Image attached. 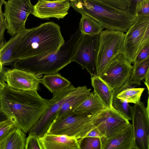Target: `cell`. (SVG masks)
I'll use <instances>...</instances> for the list:
<instances>
[{
	"instance_id": "6da1fadb",
	"label": "cell",
	"mask_w": 149,
	"mask_h": 149,
	"mask_svg": "<svg viewBox=\"0 0 149 149\" xmlns=\"http://www.w3.org/2000/svg\"><path fill=\"white\" fill-rule=\"evenodd\" d=\"M1 111L25 133L38 121L49 107V100L36 90L13 88L6 84L0 94Z\"/></svg>"
},
{
	"instance_id": "7a4b0ae2",
	"label": "cell",
	"mask_w": 149,
	"mask_h": 149,
	"mask_svg": "<svg viewBox=\"0 0 149 149\" xmlns=\"http://www.w3.org/2000/svg\"><path fill=\"white\" fill-rule=\"evenodd\" d=\"M65 41L60 26L52 22L31 29L25 28L14 53L12 66L20 61L44 58L58 51Z\"/></svg>"
},
{
	"instance_id": "3957f363",
	"label": "cell",
	"mask_w": 149,
	"mask_h": 149,
	"mask_svg": "<svg viewBox=\"0 0 149 149\" xmlns=\"http://www.w3.org/2000/svg\"><path fill=\"white\" fill-rule=\"evenodd\" d=\"M70 3L76 11L91 17L107 29L126 32L136 18L130 10L118 8L100 0H76Z\"/></svg>"
},
{
	"instance_id": "277c9868",
	"label": "cell",
	"mask_w": 149,
	"mask_h": 149,
	"mask_svg": "<svg viewBox=\"0 0 149 149\" xmlns=\"http://www.w3.org/2000/svg\"><path fill=\"white\" fill-rule=\"evenodd\" d=\"M83 34L79 29L56 52L42 58L32 57L22 60L14 68L31 72L37 77L58 73L70 63Z\"/></svg>"
},
{
	"instance_id": "5b68a950",
	"label": "cell",
	"mask_w": 149,
	"mask_h": 149,
	"mask_svg": "<svg viewBox=\"0 0 149 149\" xmlns=\"http://www.w3.org/2000/svg\"><path fill=\"white\" fill-rule=\"evenodd\" d=\"M104 111L95 115L73 112L64 116L54 118L47 133L64 135L78 139L85 137L95 127L96 120Z\"/></svg>"
},
{
	"instance_id": "8992f818",
	"label": "cell",
	"mask_w": 149,
	"mask_h": 149,
	"mask_svg": "<svg viewBox=\"0 0 149 149\" xmlns=\"http://www.w3.org/2000/svg\"><path fill=\"white\" fill-rule=\"evenodd\" d=\"M124 32L106 29L99 34L96 60L97 75L100 76L110 61L123 54Z\"/></svg>"
},
{
	"instance_id": "52a82bcc",
	"label": "cell",
	"mask_w": 149,
	"mask_h": 149,
	"mask_svg": "<svg viewBox=\"0 0 149 149\" xmlns=\"http://www.w3.org/2000/svg\"><path fill=\"white\" fill-rule=\"evenodd\" d=\"M149 42V15H139L125 34L123 54L134 63L139 51Z\"/></svg>"
},
{
	"instance_id": "ba28073f",
	"label": "cell",
	"mask_w": 149,
	"mask_h": 149,
	"mask_svg": "<svg viewBox=\"0 0 149 149\" xmlns=\"http://www.w3.org/2000/svg\"><path fill=\"white\" fill-rule=\"evenodd\" d=\"M131 63L123 54H118L99 76L114 92L118 93L126 88L134 87L129 83L133 70Z\"/></svg>"
},
{
	"instance_id": "9c48e42d",
	"label": "cell",
	"mask_w": 149,
	"mask_h": 149,
	"mask_svg": "<svg viewBox=\"0 0 149 149\" xmlns=\"http://www.w3.org/2000/svg\"><path fill=\"white\" fill-rule=\"evenodd\" d=\"M3 13L7 22L8 33L13 36L25 28L26 20L33 10L30 0H8Z\"/></svg>"
},
{
	"instance_id": "30bf717a",
	"label": "cell",
	"mask_w": 149,
	"mask_h": 149,
	"mask_svg": "<svg viewBox=\"0 0 149 149\" xmlns=\"http://www.w3.org/2000/svg\"><path fill=\"white\" fill-rule=\"evenodd\" d=\"M99 38V34H83L71 60L84 68L91 77L97 75L96 60Z\"/></svg>"
},
{
	"instance_id": "8fae6325",
	"label": "cell",
	"mask_w": 149,
	"mask_h": 149,
	"mask_svg": "<svg viewBox=\"0 0 149 149\" xmlns=\"http://www.w3.org/2000/svg\"><path fill=\"white\" fill-rule=\"evenodd\" d=\"M76 87L71 85L68 87L53 94L50 104L37 123L29 130V134L33 133L39 138L43 136L63 102L71 95Z\"/></svg>"
},
{
	"instance_id": "7c38bea8",
	"label": "cell",
	"mask_w": 149,
	"mask_h": 149,
	"mask_svg": "<svg viewBox=\"0 0 149 149\" xmlns=\"http://www.w3.org/2000/svg\"><path fill=\"white\" fill-rule=\"evenodd\" d=\"M132 124L137 149H149V112L141 101L133 107Z\"/></svg>"
},
{
	"instance_id": "4fadbf2b",
	"label": "cell",
	"mask_w": 149,
	"mask_h": 149,
	"mask_svg": "<svg viewBox=\"0 0 149 149\" xmlns=\"http://www.w3.org/2000/svg\"><path fill=\"white\" fill-rule=\"evenodd\" d=\"M127 120L113 109L104 111L94 124L106 139H109L130 124Z\"/></svg>"
},
{
	"instance_id": "5bb4252c",
	"label": "cell",
	"mask_w": 149,
	"mask_h": 149,
	"mask_svg": "<svg viewBox=\"0 0 149 149\" xmlns=\"http://www.w3.org/2000/svg\"><path fill=\"white\" fill-rule=\"evenodd\" d=\"M70 6L68 0H39L33 6L31 14L41 19L54 17L59 19L63 18L68 14Z\"/></svg>"
},
{
	"instance_id": "9a60e30c",
	"label": "cell",
	"mask_w": 149,
	"mask_h": 149,
	"mask_svg": "<svg viewBox=\"0 0 149 149\" xmlns=\"http://www.w3.org/2000/svg\"><path fill=\"white\" fill-rule=\"evenodd\" d=\"M4 79L7 84L16 89L22 90L39 89L38 78L30 72L14 68L5 71Z\"/></svg>"
},
{
	"instance_id": "2e32d148",
	"label": "cell",
	"mask_w": 149,
	"mask_h": 149,
	"mask_svg": "<svg viewBox=\"0 0 149 149\" xmlns=\"http://www.w3.org/2000/svg\"><path fill=\"white\" fill-rule=\"evenodd\" d=\"M101 140L102 149H137L131 124L111 137Z\"/></svg>"
},
{
	"instance_id": "e0dca14e",
	"label": "cell",
	"mask_w": 149,
	"mask_h": 149,
	"mask_svg": "<svg viewBox=\"0 0 149 149\" xmlns=\"http://www.w3.org/2000/svg\"><path fill=\"white\" fill-rule=\"evenodd\" d=\"M39 139L42 149H80L78 139L65 135L46 133Z\"/></svg>"
},
{
	"instance_id": "ac0fdd59",
	"label": "cell",
	"mask_w": 149,
	"mask_h": 149,
	"mask_svg": "<svg viewBox=\"0 0 149 149\" xmlns=\"http://www.w3.org/2000/svg\"><path fill=\"white\" fill-rule=\"evenodd\" d=\"M91 90L86 86L76 87L70 96L63 102L54 118H58L73 112L91 93Z\"/></svg>"
},
{
	"instance_id": "d6986e66",
	"label": "cell",
	"mask_w": 149,
	"mask_h": 149,
	"mask_svg": "<svg viewBox=\"0 0 149 149\" xmlns=\"http://www.w3.org/2000/svg\"><path fill=\"white\" fill-rule=\"evenodd\" d=\"M91 79L94 93L107 109H112V104L113 91L99 76L91 77Z\"/></svg>"
},
{
	"instance_id": "ffe728a7",
	"label": "cell",
	"mask_w": 149,
	"mask_h": 149,
	"mask_svg": "<svg viewBox=\"0 0 149 149\" xmlns=\"http://www.w3.org/2000/svg\"><path fill=\"white\" fill-rule=\"evenodd\" d=\"M26 134L15 127L0 142V149H25Z\"/></svg>"
},
{
	"instance_id": "44dd1931",
	"label": "cell",
	"mask_w": 149,
	"mask_h": 149,
	"mask_svg": "<svg viewBox=\"0 0 149 149\" xmlns=\"http://www.w3.org/2000/svg\"><path fill=\"white\" fill-rule=\"evenodd\" d=\"M107 109L99 97L93 92H91L74 112L95 115Z\"/></svg>"
},
{
	"instance_id": "7402d4cb",
	"label": "cell",
	"mask_w": 149,
	"mask_h": 149,
	"mask_svg": "<svg viewBox=\"0 0 149 149\" xmlns=\"http://www.w3.org/2000/svg\"><path fill=\"white\" fill-rule=\"evenodd\" d=\"M38 80L53 94L71 85L70 81L58 73L45 75L42 78H38Z\"/></svg>"
},
{
	"instance_id": "603a6c76",
	"label": "cell",
	"mask_w": 149,
	"mask_h": 149,
	"mask_svg": "<svg viewBox=\"0 0 149 149\" xmlns=\"http://www.w3.org/2000/svg\"><path fill=\"white\" fill-rule=\"evenodd\" d=\"M79 29L84 35L94 36L99 35L104 28L97 22L85 15H82Z\"/></svg>"
},
{
	"instance_id": "cb8c5ba5",
	"label": "cell",
	"mask_w": 149,
	"mask_h": 149,
	"mask_svg": "<svg viewBox=\"0 0 149 149\" xmlns=\"http://www.w3.org/2000/svg\"><path fill=\"white\" fill-rule=\"evenodd\" d=\"M149 58L142 62L133 66L129 83L135 87L141 85V80L149 73Z\"/></svg>"
},
{
	"instance_id": "d4e9b609",
	"label": "cell",
	"mask_w": 149,
	"mask_h": 149,
	"mask_svg": "<svg viewBox=\"0 0 149 149\" xmlns=\"http://www.w3.org/2000/svg\"><path fill=\"white\" fill-rule=\"evenodd\" d=\"M145 89L144 88H126L118 93L116 92V97L129 103L138 104L140 101L141 95Z\"/></svg>"
},
{
	"instance_id": "484cf974",
	"label": "cell",
	"mask_w": 149,
	"mask_h": 149,
	"mask_svg": "<svg viewBox=\"0 0 149 149\" xmlns=\"http://www.w3.org/2000/svg\"><path fill=\"white\" fill-rule=\"evenodd\" d=\"M117 93L114 92L112 101V107L114 110L128 120H132L133 108L126 101L116 97Z\"/></svg>"
},
{
	"instance_id": "4316f807",
	"label": "cell",
	"mask_w": 149,
	"mask_h": 149,
	"mask_svg": "<svg viewBox=\"0 0 149 149\" xmlns=\"http://www.w3.org/2000/svg\"><path fill=\"white\" fill-rule=\"evenodd\" d=\"M80 149H102L100 139L91 137H84L78 139Z\"/></svg>"
},
{
	"instance_id": "83f0119b",
	"label": "cell",
	"mask_w": 149,
	"mask_h": 149,
	"mask_svg": "<svg viewBox=\"0 0 149 149\" xmlns=\"http://www.w3.org/2000/svg\"><path fill=\"white\" fill-rule=\"evenodd\" d=\"M118 8L124 10H130L135 0H100Z\"/></svg>"
},
{
	"instance_id": "f1b7e54d",
	"label": "cell",
	"mask_w": 149,
	"mask_h": 149,
	"mask_svg": "<svg viewBox=\"0 0 149 149\" xmlns=\"http://www.w3.org/2000/svg\"><path fill=\"white\" fill-rule=\"evenodd\" d=\"M5 0H0V49L6 43L4 37V33L7 29L8 24L3 15L2 10V6L4 4Z\"/></svg>"
},
{
	"instance_id": "f546056e",
	"label": "cell",
	"mask_w": 149,
	"mask_h": 149,
	"mask_svg": "<svg viewBox=\"0 0 149 149\" xmlns=\"http://www.w3.org/2000/svg\"><path fill=\"white\" fill-rule=\"evenodd\" d=\"M25 149H42L37 135L33 133L29 134L26 139Z\"/></svg>"
},
{
	"instance_id": "4dcf8cb0",
	"label": "cell",
	"mask_w": 149,
	"mask_h": 149,
	"mask_svg": "<svg viewBox=\"0 0 149 149\" xmlns=\"http://www.w3.org/2000/svg\"><path fill=\"white\" fill-rule=\"evenodd\" d=\"M15 127L14 123L8 118L0 121V142Z\"/></svg>"
},
{
	"instance_id": "1f68e13d",
	"label": "cell",
	"mask_w": 149,
	"mask_h": 149,
	"mask_svg": "<svg viewBox=\"0 0 149 149\" xmlns=\"http://www.w3.org/2000/svg\"><path fill=\"white\" fill-rule=\"evenodd\" d=\"M149 42L139 51L134 62V64L139 63L149 58Z\"/></svg>"
},
{
	"instance_id": "d6a6232c",
	"label": "cell",
	"mask_w": 149,
	"mask_h": 149,
	"mask_svg": "<svg viewBox=\"0 0 149 149\" xmlns=\"http://www.w3.org/2000/svg\"><path fill=\"white\" fill-rule=\"evenodd\" d=\"M139 15H149V0H146L141 4Z\"/></svg>"
},
{
	"instance_id": "836d02e7",
	"label": "cell",
	"mask_w": 149,
	"mask_h": 149,
	"mask_svg": "<svg viewBox=\"0 0 149 149\" xmlns=\"http://www.w3.org/2000/svg\"><path fill=\"white\" fill-rule=\"evenodd\" d=\"M85 137L97 138L100 139L104 137L98 128L95 127L91 130Z\"/></svg>"
},
{
	"instance_id": "e575fe53",
	"label": "cell",
	"mask_w": 149,
	"mask_h": 149,
	"mask_svg": "<svg viewBox=\"0 0 149 149\" xmlns=\"http://www.w3.org/2000/svg\"><path fill=\"white\" fill-rule=\"evenodd\" d=\"M146 0H135V11L134 12V15L136 17L139 15L141 4Z\"/></svg>"
},
{
	"instance_id": "d590c367",
	"label": "cell",
	"mask_w": 149,
	"mask_h": 149,
	"mask_svg": "<svg viewBox=\"0 0 149 149\" xmlns=\"http://www.w3.org/2000/svg\"><path fill=\"white\" fill-rule=\"evenodd\" d=\"M149 73H148L145 78H144L145 79V81H144V84L146 85V86L147 87L148 91V92L149 93Z\"/></svg>"
},
{
	"instance_id": "8d00e7d4",
	"label": "cell",
	"mask_w": 149,
	"mask_h": 149,
	"mask_svg": "<svg viewBox=\"0 0 149 149\" xmlns=\"http://www.w3.org/2000/svg\"><path fill=\"white\" fill-rule=\"evenodd\" d=\"M7 118L5 115L1 111L0 112V121Z\"/></svg>"
},
{
	"instance_id": "74e56055",
	"label": "cell",
	"mask_w": 149,
	"mask_h": 149,
	"mask_svg": "<svg viewBox=\"0 0 149 149\" xmlns=\"http://www.w3.org/2000/svg\"><path fill=\"white\" fill-rule=\"evenodd\" d=\"M6 84H3L0 81V94L4 89Z\"/></svg>"
},
{
	"instance_id": "f35d334b",
	"label": "cell",
	"mask_w": 149,
	"mask_h": 149,
	"mask_svg": "<svg viewBox=\"0 0 149 149\" xmlns=\"http://www.w3.org/2000/svg\"><path fill=\"white\" fill-rule=\"evenodd\" d=\"M49 1H59V0H47Z\"/></svg>"
},
{
	"instance_id": "ab89813d",
	"label": "cell",
	"mask_w": 149,
	"mask_h": 149,
	"mask_svg": "<svg viewBox=\"0 0 149 149\" xmlns=\"http://www.w3.org/2000/svg\"><path fill=\"white\" fill-rule=\"evenodd\" d=\"M69 1H70H70H74L75 0H68Z\"/></svg>"
},
{
	"instance_id": "60d3db41",
	"label": "cell",
	"mask_w": 149,
	"mask_h": 149,
	"mask_svg": "<svg viewBox=\"0 0 149 149\" xmlns=\"http://www.w3.org/2000/svg\"><path fill=\"white\" fill-rule=\"evenodd\" d=\"M1 106H0V112H1Z\"/></svg>"
}]
</instances>
